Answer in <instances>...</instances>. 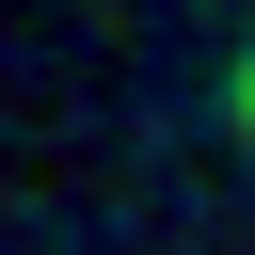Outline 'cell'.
Wrapping results in <instances>:
<instances>
[{
    "label": "cell",
    "mask_w": 255,
    "mask_h": 255,
    "mask_svg": "<svg viewBox=\"0 0 255 255\" xmlns=\"http://www.w3.org/2000/svg\"><path fill=\"white\" fill-rule=\"evenodd\" d=\"M239 112H255V80H239Z\"/></svg>",
    "instance_id": "cell-1"
}]
</instances>
